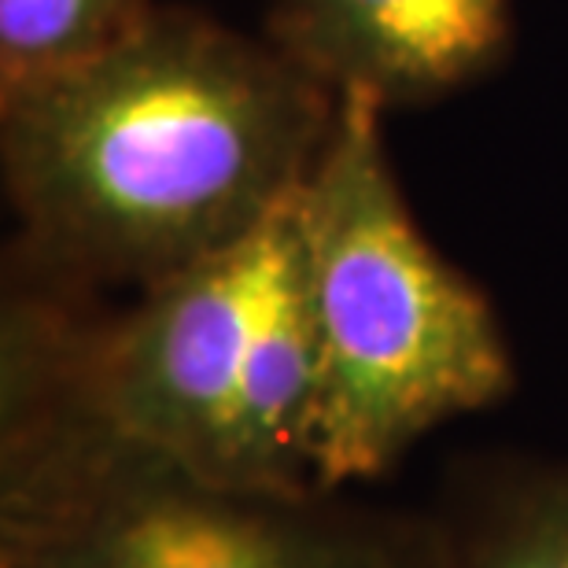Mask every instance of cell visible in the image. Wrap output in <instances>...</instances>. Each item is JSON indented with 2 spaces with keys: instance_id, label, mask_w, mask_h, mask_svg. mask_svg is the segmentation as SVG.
Returning <instances> with one entry per match:
<instances>
[{
  "instance_id": "1",
  "label": "cell",
  "mask_w": 568,
  "mask_h": 568,
  "mask_svg": "<svg viewBox=\"0 0 568 568\" xmlns=\"http://www.w3.org/2000/svg\"><path fill=\"white\" fill-rule=\"evenodd\" d=\"M339 97L270 41L148 8L126 33L0 85V163L33 277L144 288L292 207Z\"/></svg>"
},
{
  "instance_id": "2",
  "label": "cell",
  "mask_w": 568,
  "mask_h": 568,
  "mask_svg": "<svg viewBox=\"0 0 568 568\" xmlns=\"http://www.w3.org/2000/svg\"><path fill=\"white\" fill-rule=\"evenodd\" d=\"M0 336L52 373L111 436L207 484L328 495L314 476L317 344L292 207L247 241L89 314L33 277L4 295Z\"/></svg>"
},
{
  "instance_id": "3",
  "label": "cell",
  "mask_w": 568,
  "mask_h": 568,
  "mask_svg": "<svg viewBox=\"0 0 568 568\" xmlns=\"http://www.w3.org/2000/svg\"><path fill=\"white\" fill-rule=\"evenodd\" d=\"M381 115L366 97H339L295 196L317 344L314 476L328 495L388 473L428 432L514 392L491 303L417 230Z\"/></svg>"
},
{
  "instance_id": "4",
  "label": "cell",
  "mask_w": 568,
  "mask_h": 568,
  "mask_svg": "<svg viewBox=\"0 0 568 568\" xmlns=\"http://www.w3.org/2000/svg\"><path fill=\"white\" fill-rule=\"evenodd\" d=\"M447 528L207 484L100 428L0 336V568H443Z\"/></svg>"
},
{
  "instance_id": "5",
  "label": "cell",
  "mask_w": 568,
  "mask_h": 568,
  "mask_svg": "<svg viewBox=\"0 0 568 568\" xmlns=\"http://www.w3.org/2000/svg\"><path fill=\"white\" fill-rule=\"evenodd\" d=\"M509 0H274L266 41L336 97L428 104L495 71Z\"/></svg>"
},
{
  "instance_id": "6",
  "label": "cell",
  "mask_w": 568,
  "mask_h": 568,
  "mask_svg": "<svg viewBox=\"0 0 568 568\" xmlns=\"http://www.w3.org/2000/svg\"><path fill=\"white\" fill-rule=\"evenodd\" d=\"M443 568H568V465L509 476L462 536L447 531Z\"/></svg>"
},
{
  "instance_id": "7",
  "label": "cell",
  "mask_w": 568,
  "mask_h": 568,
  "mask_svg": "<svg viewBox=\"0 0 568 568\" xmlns=\"http://www.w3.org/2000/svg\"><path fill=\"white\" fill-rule=\"evenodd\" d=\"M148 8V0H0V85L100 49Z\"/></svg>"
}]
</instances>
